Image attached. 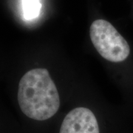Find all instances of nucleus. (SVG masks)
<instances>
[{
	"mask_svg": "<svg viewBox=\"0 0 133 133\" xmlns=\"http://www.w3.org/2000/svg\"><path fill=\"white\" fill-rule=\"evenodd\" d=\"M18 102L22 112L33 120L45 121L57 112L59 94L48 70L33 69L22 76L19 84Z\"/></svg>",
	"mask_w": 133,
	"mask_h": 133,
	"instance_id": "obj_1",
	"label": "nucleus"
},
{
	"mask_svg": "<svg viewBox=\"0 0 133 133\" xmlns=\"http://www.w3.org/2000/svg\"><path fill=\"white\" fill-rule=\"evenodd\" d=\"M90 36L96 50L102 57L111 62H121L130 53L125 38L113 25L104 19L94 21L90 26Z\"/></svg>",
	"mask_w": 133,
	"mask_h": 133,
	"instance_id": "obj_2",
	"label": "nucleus"
},
{
	"mask_svg": "<svg viewBox=\"0 0 133 133\" xmlns=\"http://www.w3.org/2000/svg\"><path fill=\"white\" fill-rule=\"evenodd\" d=\"M59 133H100L95 115L90 109L77 107L66 115Z\"/></svg>",
	"mask_w": 133,
	"mask_h": 133,
	"instance_id": "obj_3",
	"label": "nucleus"
},
{
	"mask_svg": "<svg viewBox=\"0 0 133 133\" xmlns=\"http://www.w3.org/2000/svg\"><path fill=\"white\" fill-rule=\"evenodd\" d=\"M23 10L25 18L33 19L37 17L41 9V4L39 0H22Z\"/></svg>",
	"mask_w": 133,
	"mask_h": 133,
	"instance_id": "obj_4",
	"label": "nucleus"
}]
</instances>
